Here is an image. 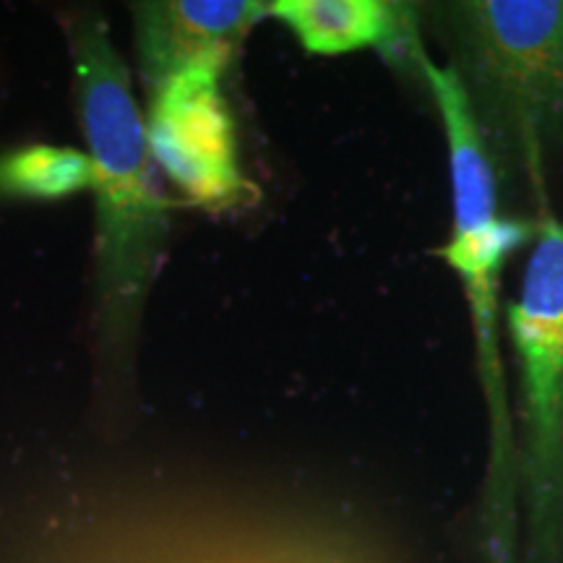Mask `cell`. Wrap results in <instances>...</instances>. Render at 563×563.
I'll list each match as a JSON object with an SVG mask.
<instances>
[{
  "label": "cell",
  "mask_w": 563,
  "mask_h": 563,
  "mask_svg": "<svg viewBox=\"0 0 563 563\" xmlns=\"http://www.w3.org/2000/svg\"><path fill=\"white\" fill-rule=\"evenodd\" d=\"M443 30L496 175L545 201L548 170L563 157V0L452 3Z\"/></svg>",
  "instance_id": "7a4b0ae2"
},
{
  "label": "cell",
  "mask_w": 563,
  "mask_h": 563,
  "mask_svg": "<svg viewBox=\"0 0 563 563\" xmlns=\"http://www.w3.org/2000/svg\"><path fill=\"white\" fill-rule=\"evenodd\" d=\"M222 70V63H199L150 91L152 159L188 201L207 209H228L249 194Z\"/></svg>",
  "instance_id": "5b68a950"
},
{
  "label": "cell",
  "mask_w": 563,
  "mask_h": 563,
  "mask_svg": "<svg viewBox=\"0 0 563 563\" xmlns=\"http://www.w3.org/2000/svg\"><path fill=\"white\" fill-rule=\"evenodd\" d=\"M420 70L441 115L452 180V235L439 256L460 277L475 336L477 378L490 428V493L498 540H509L511 490L517 477L511 399L501 355V279L509 258L530 241L532 228L498 211V175L477 131L460 79L449 66L420 55Z\"/></svg>",
  "instance_id": "3957f363"
},
{
  "label": "cell",
  "mask_w": 563,
  "mask_h": 563,
  "mask_svg": "<svg viewBox=\"0 0 563 563\" xmlns=\"http://www.w3.org/2000/svg\"><path fill=\"white\" fill-rule=\"evenodd\" d=\"M66 30L95 167L100 334L104 350L123 357L165 253L167 199L154 180L146 123L108 24L100 13L76 11Z\"/></svg>",
  "instance_id": "6da1fadb"
},
{
  "label": "cell",
  "mask_w": 563,
  "mask_h": 563,
  "mask_svg": "<svg viewBox=\"0 0 563 563\" xmlns=\"http://www.w3.org/2000/svg\"><path fill=\"white\" fill-rule=\"evenodd\" d=\"M519 365L522 462L534 553L548 561L563 511V222L545 214L534 232L522 292L506 311Z\"/></svg>",
  "instance_id": "277c9868"
},
{
  "label": "cell",
  "mask_w": 563,
  "mask_h": 563,
  "mask_svg": "<svg viewBox=\"0 0 563 563\" xmlns=\"http://www.w3.org/2000/svg\"><path fill=\"white\" fill-rule=\"evenodd\" d=\"M269 16L279 19L311 55L391 51L412 37L407 13L382 0H277Z\"/></svg>",
  "instance_id": "52a82bcc"
},
{
  "label": "cell",
  "mask_w": 563,
  "mask_h": 563,
  "mask_svg": "<svg viewBox=\"0 0 563 563\" xmlns=\"http://www.w3.org/2000/svg\"><path fill=\"white\" fill-rule=\"evenodd\" d=\"M256 0H157L136 3V47L146 89L199 63H222L241 45L253 24L269 16Z\"/></svg>",
  "instance_id": "8992f818"
},
{
  "label": "cell",
  "mask_w": 563,
  "mask_h": 563,
  "mask_svg": "<svg viewBox=\"0 0 563 563\" xmlns=\"http://www.w3.org/2000/svg\"><path fill=\"white\" fill-rule=\"evenodd\" d=\"M89 154L68 146L32 144L0 154V199L55 201L91 188Z\"/></svg>",
  "instance_id": "ba28073f"
}]
</instances>
